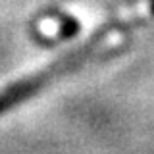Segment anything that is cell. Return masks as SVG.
I'll return each mask as SVG.
<instances>
[{
	"mask_svg": "<svg viewBox=\"0 0 154 154\" xmlns=\"http://www.w3.org/2000/svg\"><path fill=\"white\" fill-rule=\"evenodd\" d=\"M150 12L154 14V0H150Z\"/></svg>",
	"mask_w": 154,
	"mask_h": 154,
	"instance_id": "obj_1",
	"label": "cell"
}]
</instances>
